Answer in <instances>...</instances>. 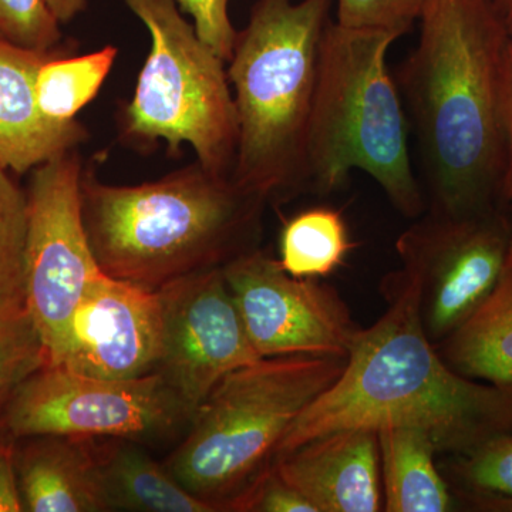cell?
Segmentation results:
<instances>
[{
	"label": "cell",
	"mask_w": 512,
	"mask_h": 512,
	"mask_svg": "<svg viewBox=\"0 0 512 512\" xmlns=\"http://www.w3.org/2000/svg\"><path fill=\"white\" fill-rule=\"evenodd\" d=\"M419 43L396 79L430 191V211L504 205L501 79L507 33L491 0H427Z\"/></svg>",
	"instance_id": "obj_1"
},
{
	"label": "cell",
	"mask_w": 512,
	"mask_h": 512,
	"mask_svg": "<svg viewBox=\"0 0 512 512\" xmlns=\"http://www.w3.org/2000/svg\"><path fill=\"white\" fill-rule=\"evenodd\" d=\"M384 284L386 312L360 332L342 375L292 424L276 460L340 430L410 427L453 457L512 433V384L478 382L451 369L423 328L413 279L400 271Z\"/></svg>",
	"instance_id": "obj_2"
},
{
	"label": "cell",
	"mask_w": 512,
	"mask_h": 512,
	"mask_svg": "<svg viewBox=\"0 0 512 512\" xmlns=\"http://www.w3.org/2000/svg\"><path fill=\"white\" fill-rule=\"evenodd\" d=\"M80 194L101 271L150 291L259 248L268 204L198 161L138 185L106 184L83 170Z\"/></svg>",
	"instance_id": "obj_3"
},
{
	"label": "cell",
	"mask_w": 512,
	"mask_h": 512,
	"mask_svg": "<svg viewBox=\"0 0 512 512\" xmlns=\"http://www.w3.org/2000/svg\"><path fill=\"white\" fill-rule=\"evenodd\" d=\"M399 37L328 23L320 40L303 177L305 192L329 195L352 171H363L400 214L417 220L426 200L410 160L402 94L387 69V53Z\"/></svg>",
	"instance_id": "obj_4"
},
{
	"label": "cell",
	"mask_w": 512,
	"mask_h": 512,
	"mask_svg": "<svg viewBox=\"0 0 512 512\" xmlns=\"http://www.w3.org/2000/svg\"><path fill=\"white\" fill-rule=\"evenodd\" d=\"M330 5L258 0L228 62L238 117L232 178L268 204L305 192L306 134Z\"/></svg>",
	"instance_id": "obj_5"
},
{
	"label": "cell",
	"mask_w": 512,
	"mask_h": 512,
	"mask_svg": "<svg viewBox=\"0 0 512 512\" xmlns=\"http://www.w3.org/2000/svg\"><path fill=\"white\" fill-rule=\"evenodd\" d=\"M346 360L282 355L232 370L195 410L165 467L217 512H237L242 498L274 468L292 424L339 379Z\"/></svg>",
	"instance_id": "obj_6"
},
{
	"label": "cell",
	"mask_w": 512,
	"mask_h": 512,
	"mask_svg": "<svg viewBox=\"0 0 512 512\" xmlns=\"http://www.w3.org/2000/svg\"><path fill=\"white\" fill-rule=\"evenodd\" d=\"M123 2L151 37L133 99L123 111L124 136L141 144L165 141L173 154L187 144L205 170L232 177L238 117L227 63L202 42L177 0Z\"/></svg>",
	"instance_id": "obj_7"
},
{
	"label": "cell",
	"mask_w": 512,
	"mask_h": 512,
	"mask_svg": "<svg viewBox=\"0 0 512 512\" xmlns=\"http://www.w3.org/2000/svg\"><path fill=\"white\" fill-rule=\"evenodd\" d=\"M192 416L158 375L109 380L45 365L0 409L6 439L74 436L138 440L161 437Z\"/></svg>",
	"instance_id": "obj_8"
},
{
	"label": "cell",
	"mask_w": 512,
	"mask_h": 512,
	"mask_svg": "<svg viewBox=\"0 0 512 512\" xmlns=\"http://www.w3.org/2000/svg\"><path fill=\"white\" fill-rule=\"evenodd\" d=\"M83 170L77 150L67 151L36 167L26 191L25 306L45 343L47 363L59 357L74 309L103 274L84 228Z\"/></svg>",
	"instance_id": "obj_9"
},
{
	"label": "cell",
	"mask_w": 512,
	"mask_h": 512,
	"mask_svg": "<svg viewBox=\"0 0 512 512\" xmlns=\"http://www.w3.org/2000/svg\"><path fill=\"white\" fill-rule=\"evenodd\" d=\"M511 232L512 217L500 205L473 215L430 211L397 239L402 272L419 289L421 322L434 345L460 328L493 292Z\"/></svg>",
	"instance_id": "obj_10"
},
{
	"label": "cell",
	"mask_w": 512,
	"mask_h": 512,
	"mask_svg": "<svg viewBox=\"0 0 512 512\" xmlns=\"http://www.w3.org/2000/svg\"><path fill=\"white\" fill-rule=\"evenodd\" d=\"M259 357H348L363 328L332 286L296 278L256 248L222 268Z\"/></svg>",
	"instance_id": "obj_11"
},
{
	"label": "cell",
	"mask_w": 512,
	"mask_h": 512,
	"mask_svg": "<svg viewBox=\"0 0 512 512\" xmlns=\"http://www.w3.org/2000/svg\"><path fill=\"white\" fill-rule=\"evenodd\" d=\"M158 292L164 355L157 375L194 416L228 373L261 357L248 338L222 268L185 276Z\"/></svg>",
	"instance_id": "obj_12"
},
{
	"label": "cell",
	"mask_w": 512,
	"mask_h": 512,
	"mask_svg": "<svg viewBox=\"0 0 512 512\" xmlns=\"http://www.w3.org/2000/svg\"><path fill=\"white\" fill-rule=\"evenodd\" d=\"M164 355L160 292L101 274L74 309L53 363L79 375L133 380L157 375Z\"/></svg>",
	"instance_id": "obj_13"
},
{
	"label": "cell",
	"mask_w": 512,
	"mask_h": 512,
	"mask_svg": "<svg viewBox=\"0 0 512 512\" xmlns=\"http://www.w3.org/2000/svg\"><path fill=\"white\" fill-rule=\"evenodd\" d=\"M275 473L316 512H377L383 507L377 434L340 430L279 457Z\"/></svg>",
	"instance_id": "obj_14"
},
{
	"label": "cell",
	"mask_w": 512,
	"mask_h": 512,
	"mask_svg": "<svg viewBox=\"0 0 512 512\" xmlns=\"http://www.w3.org/2000/svg\"><path fill=\"white\" fill-rule=\"evenodd\" d=\"M55 55L0 39V165L13 173H29L89 138L79 121L59 123L39 109L37 73Z\"/></svg>",
	"instance_id": "obj_15"
},
{
	"label": "cell",
	"mask_w": 512,
	"mask_h": 512,
	"mask_svg": "<svg viewBox=\"0 0 512 512\" xmlns=\"http://www.w3.org/2000/svg\"><path fill=\"white\" fill-rule=\"evenodd\" d=\"M16 446V468L25 511H110L101 448L93 439L35 436Z\"/></svg>",
	"instance_id": "obj_16"
},
{
	"label": "cell",
	"mask_w": 512,
	"mask_h": 512,
	"mask_svg": "<svg viewBox=\"0 0 512 512\" xmlns=\"http://www.w3.org/2000/svg\"><path fill=\"white\" fill-rule=\"evenodd\" d=\"M461 376L478 382L512 384V255L483 305L436 346Z\"/></svg>",
	"instance_id": "obj_17"
},
{
	"label": "cell",
	"mask_w": 512,
	"mask_h": 512,
	"mask_svg": "<svg viewBox=\"0 0 512 512\" xmlns=\"http://www.w3.org/2000/svg\"><path fill=\"white\" fill-rule=\"evenodd\" d=\"M376 434L384 511L454 510L453 494L434 463L436 447L424 431L386 427Z\"/></svg>",
	"instance_id": "obj_18"
},
{
	"label": "cell",
	"mask_w": 512,
	"mask_h": 512,
	"mask_svg": "<svg viewBox=\"0 0 512 512\" xmlns=\"http://www.w3.org/2000/svg\"><path fill=\"white\" fill-rule=\"evenodd\" d=\"M110 511L217 512L131 440L101 448Z\"/></svg>",
	"instance_id": "obj_19"
},
{
	"label": "cell",
	"mask_w": 512,
	"mask_h": 512,
	"mask_svg": "<svg viewBox=\"0 0 512 512\" xmlns=\"http://www.w3.org/2000/svg\"><path fill=\"white\" fill-rule=\"evenodd\" d=\"M353 248L342 211L313 207L284 222L279 262L296 278H326L345 264Z\"/></svg>",
	"instance_id": "obj_20"
},
{
	"label": "cell",
	"mask_w": 512,
	"mask_h": 512,
	"mask_svg": "<svg viewBox=\"0 0 512 512\" xmlns=\"http://www.w3.org/2000/svg\"><path fill=\"white\" fill-rule=\"evenodd\" d=\"M117 55L119 49L110 45L83 56L50 57L36 77L40 111L59 123L76 120L77 113L99 94Z\"/></svg>",
	"instance_id": "obj_21"
},
{
	"label": "cell",
	"mask_w": 512,
	"mask_h": 512,
	"mask_svg": "<svg viewBox=\"0 0 512 512\" xmlns=\"http://www.w3.org/2000/svg\"><path fill=\"white\" fill-rule=\"evenodd\" d=\"M454 458L451 471L467 505L480 511H512V433L491 437Z\"/></svg>",
	"instance_id": "obj_22"
},
{
	"label": "cell",
	"mask_w": 512,
	"mask_h": 512,
	"mask_svg": "<svg viewBox=\"0 0 512 512\" xmlns=\"http://www.w3.org/2000/svg\"><path fill=\"white\" fill-rule=\"evenodd\" d=\"M28 194L0 165V311L25 306Z\"/></svg>",
	"instance_id": "obj_23"
},
{
	"label": "cell",
	"mask_w": 512,
	"mask_h": 512,
	"mask_svg": "<svg viewBox=\"0 0 512 512\" xmlns=\"http://www.w3.org/2000/svg\"><path fill=\"white\" fill-rule=\"evenodd\" d=\"M49 356L26 306L0 311V409Z\"/></svg>",
	"instance_id": "obj_24"
},
{
	"label": "cell",
	"mask_w": 512,
	"mask_h": 512,
	"mask_svg": "<svg viewBox=\"0 0 512 512\" xmlns=\"http://www.w3.org/2000/svg\"><path fill=\"white\" fill-rule=\"evenodd\" d=\"M62 37L59 20L45 0H0V39L36 52H55Z\"/></svg>",
	"instance_id": "obj_25"
},
{
	"label": "cell",
	"mask_w": 512,
	"mask_h": 512,
	"mask_svg": "<svg viewBox=\"0 0 512 512\" xmlns=\"http://www.w3.org/2000/svg\"><path fill=\"white\" fill-rule=\"evenodd\" d=\"M427 0H338L340 26L386 30L402 37L420 19Z\"/></svg>",
	"instance_id": "obj_26"
},
{
	"label": "cell",
	"mask_w": 512,
	"mask_h": 512,
	"mask_svg": "<svg viewBox=\"0 0 512 512\" xmlns=\"http://www.w3.org/2000/svg\"><path fill=\"white\" fill-rule=\"evenodd\" d=\"M194 19V29L205 45L228 63L234 53L238 32L229 18V0H177Z\"/></svg>",
	"instance_id": "obj_27"
},
{
	"label": "cell",
	"mask_w": 512,
	"mask_h": 512,
	"mask_svg": "<svg viewBox=\"0 0 512 512\" xmlns=\"http://www.w3.org/2000/svg\"><path fill=\"white\" fill-rule=\"evenodd\" d=\"M237 512H316L295 488L282 481L274 468L242 498Z\"/></svg>",
	"instance_id": "obj_28"
},
{
	"label": "cell",
	"mask_w": 512,
	"mask_h": 512,
	"mask_svg": "<svg viewBox=\"0 0 512 512\" xmlns=\"http://www.w3.org/2000/svg\"><path fill=\"white\" fill-rule=\"evenodd\" d=\"M501 123L504 136V175L501 184V201L505 207L512 205V43L505 53L503 79H501Z\"/></svg>",
	"instance_id": "obj_29"
},
{
	"label": "cell",
	"mask_w": 512,
	"mask_h": 512,
	"mask_svg": "<svg viewBox=\"0 0 512 512\" xmlns=\"http://www.w3.org/2000/svg\"><path fill=\"white\" fill-rule=\"evenodd\" d=\"M25 511L16 468L15 440L0 441V512Z\"/></svg>",
	"instance_id": "obj_30"
},
{
	"label": "cell",
	"mask_w": 512,
	"mask_h": 512,
	"mask_svg": "<svg viewBox=\"0 0 512 512\" xmlns=\"http://www.w3.org/2000/svg\"><path fill=\"white\" fill-rule=\"evenodd\" d=\"M45 3L60 25L72 22L87 6V0H45Z\"/></svg>",
	"instance_id": "obj_31"
},
{
	"label": "cell",
	"mask_w": 512,
	"mask_h": 512,
	"mask_svg": "<svg viewBox=\"0 0 512 512\" xmlns=\"http://www.w3.org/2000/svg\"><path fill=\"white\" fill-rule=\"evenodd\" d=\"M498 18L503 23L508 40L512 43V0H491Z\"/></svg>",
	"instance_id": "obj_32"
},
{
	"label": "cell",
	"mask_w": 512,
	"mask_h": 512,
	"mask_svg": "<svg viewBox=\"0 0 512 512\" xmlns=\"http://www.w3.org/2000/svg\"><path fill=\"white\" fill-rule=\"evenodd\" d=\"M508 252L512 255V232H511V241H510V249H508Z\"/></svg>",
	"instance_id": "obj_33"
}]
</instances>
